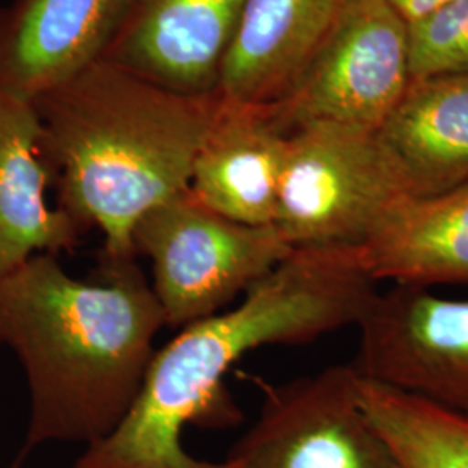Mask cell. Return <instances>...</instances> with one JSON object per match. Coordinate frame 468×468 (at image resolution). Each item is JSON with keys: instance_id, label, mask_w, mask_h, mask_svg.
Returning <instances> with one entry per match:
<instances>
[{"instance_id": "6da1fadb", "label": "cell", "mask_w": 468, "mask_h": 468, "mask_svg": "<svg viewBox=\"0 0 468 468\" xmlns=\"http://www.w3.org/2000/svg\"><path fill=\"white\" fill-rule=\"evenodd\" d=\"M357 247L293 249L233 309L189 324L156 349L133 410L71 468H245L186 452L187 425L233 427L224 377L249 352L359 326L378 295Z\"/></svg>"}, {"instance_id": "7a4b0ae2", "label": "cell", "mask_w": 468, "mask_h": 468, "mask_svg": "<svg viewBox=\"0 0 468 468\" xmlns=\"http://www.w3.org/2000/svg\"><path fill=\"white\" fill-rule=\"evenodd\" d=\"M165 326L137 259L102 261L100 282L38 253L0 282V349L23 367L30 415L11 468L46 442L85 448L129 415Z\"/></svg>"}, {"instance_id": "3957f363", "label": "cell", "mask_w": 468, "mask_h": 468, "mask_svg": "<svg viewBox=\"0 0 468 468\" xmlns=\"http://www.w3.org/2000/svg\"><path fill=\"white\" fill-rule=\"evenodd\" d=\"M34 102L56 205L102 234V261L137 259L135 222L189 186L220 96L181 92L101 59Z\"/></svg>"}, {"instance_id": "277c9868", "label": "cell", "mask_w": 468, "mask_h": 468, "mask_svg": "<svg viewBox=\"0 0 468 468\" xmlns=\"http://www.w3.org/2000/svg\"><path fill=\"white\" fill-rule=\"evenodd\" d=\"M133 249L150 261L151 290L177 330L222 313L293 250L274 226L224 218L189 187L135 222Z\"/></svg>"}, {"instance_id": "5b68a950", "label": "cell", "mask_w": 468, "mask_h": 468, "mask_svg": "<svg viewBox=\"0 0 468 468\" xmlns=\"http://www.w3.org/2000/svg\"><path fill=\"white\" fill-rule=\"evenodd\" d=\"M404 198L373 131L309 122L288 134L272 226L292 249L359 247Z\"/></svg>"}, {"instance_id": "8992f818", "label": "cell", "mask_w": 468, "mask_h": 468, "mask_svg": "<svg viewBox=\"0 0 468 468\" xmlns=\"http://www.w3.org/2000/svg\"><path fill=\"white\" fill-rule=\"evenodd\" d=\"M411 84L408 21L388 0H347L276 113L288 131L330 122L377 131Z\"/></svg>"}, {"instance_id": "52a82bcc", "label": "cell", "mask_w": 468, "mask_h": 468, "mask_svg": "<svg viewBox=\"0 0 468 468\" xmlns=\"http://www.w3.org/2000/svg\"><path fill=\"white\" fill-rule=\"evenodd\" d=\"M251 380L262 390L261 413L229 460L245 468H392L352 363L286 384Z\"/></svg>"}, {"instance_id": "ba28073f", "label": "cell", "mask_w": 468, "mask_h": 468, "mask_svg": "<svg viewBox=\"0 0 468 468\" xmlns=\"http://www.w3.org/2000/svg\"><path fill=\"white\" fill-rule=\"evenodd\" d=\"M357 328L363 378L468 415V299L392 284Z\"/></svg>"}, {"instance_id": "9c48e42d", "label": "cell", "mask_w": 468, "mask_h": 468, "mask_svg": "<svg viewBox=\"0 0 468 468\" xmlns=\"http://www.w3.org/2000/svg\"><path fill=\"white\" fill-rule=\"evenodd\" d=\"M245 0H127L106 61L187 94L218 92Z\"/></svg>"}, {"instance_id": "30bf717a", "label": "cell", "mask_w": 468, "mask_h": 468, "mask_svg": "<svg viewBox=\"0 0 468 468\" xmlns=\"http://www.w3.org/2000/svg\"><path fill=\"white\" fill-rule=\"evenodd\" d=\"M127 0H16L0 13V90L35 101L101 61Z\"/></svg>"}, {"instance_id": "8fae6325", "label": "cell", "mask_w": 468, "mask_h": 468, "mask_svg": "<svg viewBox=\"0 0 468 468\" xmlns=\"http://www.w3.org/2000/svg\"><path fill=\"white\" fill-rule=\"evenodd\" d=\"M288 134L274 106L220 96L187 187L224 218L272 226Z\"/></svg>"}, {"instance_id": "7c38bea8", "label": "cell", "mask_w": 468, "mask_h": 468, "mask_svg": "<svg viewBox=\"0 0 468 468\" xmlns=\"http://www.w3.org/2000/svg\"><path fill=\"white\" fill-rule=\"evenodd\" d=\"M347 0H245L218 73L226 100L276 106L301 82Z\"/></svg>"}, {"instance_id": "4fadbf2b", "label": "cell", "mask_w": 468, "mask_h": 468, "mask_svg": "<svg viewBox=\"0 0 468 468\" xmlns=\"http://www.w3.org/2000/svg\"><path fill=\"white\" fill-rule=\"evenodd\" d=\"M44 129L34 101L0 90V282L38 253L75 250L85 231L50 205Z\"/></svg>"}, {"instance_id": "5bb4252c", "label": "cell", "mask_w": 468, "mask_h": 468, "mask_svg": "<svg viewBox=\"0 0 468 468\" xmlns=\"http://www.w3.org/2000/svg\"><path fill=\"white\" fill-rule=\"evenodd\" d=\"M375 135L410 198L468 181V73L411 80Z\"/></svg>"}, {"instance_id": "9a60e30c", "label": "cell", "mask_w": 468, "mask_h": 468, "mask_svg": "<svg viewBox=\"0 0 468 468\" xmlns=\"http://www.w3.org/2000/svg\"><path fill=\"white\" fill-rule=\"evenodd\" d=\"M357 251L378 283L468 284V181L435 197L399 201Z\"/></svg>"}, {"instance_id": "2e32d148", "label": "cell", "mask_w": 468, "mask_h": 468, "mask_svg": "<svg viewBox=\"0 0 468 468\" xmlns=\"http://www.w3.org/2000/svg\"><path fill=\"white\" fill-rule=\"evenodd\" d=\"M359 392L392 468H468V415L361 375Z\"/></svg>"}, {"instance_id": "e0dca14e", "label": "cell", "mask_w": 468, "mask_h": 468, "mask_svg": "<svg viewBox=\"0 0 468 468\" xmlns=\"http://www.w3.org/2000/svg\"><path fill=\"white\" fill-rule=\"evenodd\" d=\"M388 2L410 23L417 17L427 15L429 11H432L437 5H441L448 0H388Z\"/></svg>"}]
</instances>
